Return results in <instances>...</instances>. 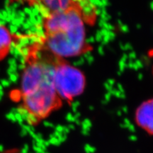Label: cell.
I'll return each instance as SVG.
<instances>
[{"label":"cell","instance_id":"obj_1","mask_svg":"<svg viewBox=\"0 0 153 153\" xmlns=\"http://www.w3.org/2000/svg\"><path fill=\"white\" fill-rule=\"evenodd\" d=\"M55 60L41 43L28 49L21 80L20 108L30 125L38 124L62 105L55 87Z\"/></svg>","mask_w":153,"mask_h":153},{"label":"cell","instance_id":"obj_2","mask_svg":"<svg viewBox=\"0 0 153 153\" xmlns=\"http://www.w3.org/2000/svg\"><path fill=\"white\" fill-rule=\"evenodd\" d=\"M95 6L90 0H72L68 7L43 16L41 45L53 56L64 59L87 52L86 24L94 23Z\"/></svg>","mask_w":153,"mask_h":153},{"label":"cell","instance_id":"obj_3","mask_svg":"<svg viewBox=\"0 0 153 153\" xmlns=\"http://www.w3.org/2000/svg\"><path fill=\"white\" fill-rule=\"evenodd\" d=\"M54 83L55 90L62 101L70 102L83 93L86 79L79 69L69 64L64 59L56 57Z\"/></svg>","mask_w":153,"mask_h":153},{"label":"cell","instance_id":"obj_4","mask_svg":"<svg viewBox=\"0 0 153 153\" xmlns=\"http://www.w3.org/2000/svg\"><path fill=\"white\" fill-rule=\"evenodd\" d=\"M135 119L140 128L153 135V99L144 101L137 107Z\"/></svg>","mask_w":153,"mask_h":153},{"label":"cell","instance_id":"obj_5","mask_svg":"<svg viewBox=\"0 0 153 153\" xmlns=\"http://www.w3.org/2000/svg\"><path fill=\"white\" fill-rule=\"evenodd\" d=\"M72 1V0H38L37 8L41 10L44 16L67 8Z\"/></svg>","mask_w":153,"mask_h":153},{"label":"cell","instance_id":"obj_6","mask_svg":"<svg viewBox=\"0 0 153 153\" xmlns=\"http://www.w3.org/2000/svg\"><path fill=\"white\" fill-rule=\"evenodd\" d=\"M12 36L5 26L0 24V61L8 55L11 48Z\"/></svg>","mask_w":153,"mask_h":153},{"label":"cell","instance_id":"obj_7","mask_svg":"<svg viewBox=\"0 0 153 153\" xmlns=\"http://www.w3.org/2000/svg\"><path fill=\"white\" fill-rule=\"evenodd\" d=\"M13 1H16V2L26 4L31 6V7H37L38 0H11Z\"/></svg>","mask_w":153,"mask_h":153}]
</instances>
